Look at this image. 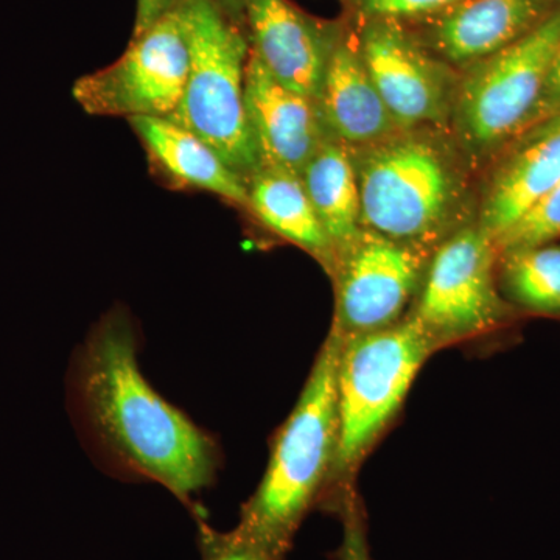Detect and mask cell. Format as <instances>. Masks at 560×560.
<instances>
[{"instance_id":"obj_7","label":"cell","mask_w":560,"mask_h":560,"mask_svg":"<svg viewBox=\"0 0 560 560\" xmlns=\"http://www.w3.org/2000/svg\"><path fill=\"white\" fill-rule=\"evenodd\" d=\"M495 242L464 226L438 246L415 316L438 348L511 324L512 307L497 289Z\"/></svg>"},{"instance_id":"obj_10","label":"cell","mask_w":560,"mask_h":560,"mask_svg":"<svg viewBox=\"0 0 560 560\" xmlns=\"http://www.w3.org/2000/svg\"><path fill=\"white\" fill-rule=\"evenodd\" d=\"M359 44L368 72L401 130L451 124L458 83L399 21H368Z\"/></svg>"},{"instance_id":"obj_25","label":"cell","mask_w":560,"mask_h":560,"mask_svg":"<svg viewBox=\"0 0 560 560\" xmlns=\"http://www.w3.org/2000/svg\"><path fill=\"white\" fill-rule=\"evenodd\" d=\"M175 3L176 0H138L132 38L149 31L154 22L161 20L165 13H168L175 7Z\"/></svg>"},{"instance_id":"obj_18","label":"cell","mask_w":560,"mask_h":560,"mask_svg":"<svg viewBox=\"0 0 560 560\" xmlns=\"http://www.w3.org/2000/svg\"><path fill=\"white\" fill-rule=\"evenodd\" d=\"M301 179L338 256L363 231L352 151L338 140L327 139L305 165Z\"/></svg>"},{"instance_id":"obj_16","label":"cell","mask_w":560,"mask_h":560,"mask_svg":"<svg viewBox=\"0 0 560 560\" xmlns=\"http://www.w3.org/2000/svg\"><path fill=\"white\" fill-rule=\"evenodd\" d=\"M318 106L331 139L349 149L372 145L401 131L372 81L360 44L337 39Z\"/></svg>"},{"instance_id":"obj_2","label":"cell","mask_w":560,"mask_h":560,"mask_svg":"<svg viewBox=\"0 0 560 560\" xmlns=\"http://www.w3.org/2000/svg\"><path fill=\"white\" fill-rule=\"evenodd\" d=\"M438 130H401L350 149L363 230L427 253L460 230L456 223L467 195L463 153Z\"/></svg>"},{"instance_id":"obj_24","label":"cell","mask_w":560,"mask_h":560,"mask_svg":"<svg viewBox=\"0 0 560 560\" xmlns=\"http://www.w3.org/2000/svg\"><path fill=\"white\" fill-rule=\"evenodd\" d=\"M560 116V46L556 51L555 58L548 70L547 79H545L544 88L539 98H537L536 106H534L533 113H530L528 125H526V131L530 128L537 127V125L544 124Z\"/></svg>"},{"instance_id":"obj_15","label":"cell","mask_w":560,"mask_h":560,"mask_svg":"<svg viewBox=\"0 0 560 560\" xmlns=\"http://www.w3.org/2000/svg\"><path fill=\"white\" fill-rule=\"evenodd\" d=\"M130 125L142 143L151 172L173 190L205 191L248 210V184L209 143L171 119L142 117Z\"/></svg>"},{"instance_id":"obj_14","label":"cell","mask_w":560,"mask_h":560,"mask_svg":"<svg viewBox=\"0 0 560 560\" xmlns=\"http://www.w3.org/2000/svg\"><path fill=\"white\" fill-rule=\"evenodd\" d=\"M559 5L560 0H463L434 16L430 46L467 69L521 39Z\"/></svg>"},{"instance_id":"obj_17","label":"cell","mask_w":560,"mask_h":560,"mask_svg":"<svg viewBox=\"0 0 560 560\" xmlns=\"http://www.w3.org/2000/svg\"><path fill=\"white\" fill-rule=\"evenodd\" d=\"M246 213L276 237L311 254L331 275L337 256L300 176L259 168L248 180Z\"/></svg>"},{"instance_id":"obj_8","label":"cell","mask_w":560,"mask_h":560,"mask_svg":"<svg viewBox=\"0 0 560 560\" xmlns=\"http://www.w3.org/2000/svg\"><path fill=\"white\" fill-rule=\"evenodd\" d=\"M189 65V46L173 7L132 38L119 60L77 80L73 98L91 116L171 119L183 98Z\"/></svg>"},{"instance_id":"obj_6","label":"cell","mask_w":560,"mask_h":560,"mask_svg":"<svg viewBox=\"0 0 560 560\" xmlns=\"http://www.w3.org/2000/svg\"><path fill=\"white\" fill-rule=\"evenodd\" d=\"M560 46V5L537 27L466 69L451 124L467 161L481 162L521 138Z\"/></svg>"},{"instance_id":"obj_23","label":"cell","mask_w":560,"mask_h":560,"mask_svg":"<svg viewBox=\"0 0 560 560\" xmlns=\"http://www.w3.org/2000/svg\"><path fill=\"white\" fill-rule=\"evenodd\" d=\"M463 0H359L360 13L372 20L404 21L438 16Z\"/></svg>"},{"instance_id":"obj_21","label":"cell","mask_w":560,"mask_h":560,"mask_svg":"<svg viewBox=\"0 0 560 560\" xmlns=\"http://www.w3.org/2000/svg\"><path fill=\"white\" fill-rule=\"evenodd\" d=\"M200 547L202 560H285L245 537L231 533H217L200 522Z\"/></svg>"},{"instance_id":"obj_20","label":"cell","mask_w":560,"mask_h":560,"mask_svg":"<svg viewBox=\"0 0 560 560\" xmlns=\"http://www.w3.org/2000/svg\"><path fill=\"white\" fill-rule=\"evenodd\" d=\"M560 237V183L495 242L499 254L552 243Z\"/></svg>"},{"instance_id":"obj_3","label":"cell","mask_w":560,"mask_h":560,"mask_svg":"<svg viewBox=\"0 0 560 560\" xmlns=\"http://www.w3.org/2000/svg\"><path fill=\"white\" fill-rule=\"evenodd\" d=\"M341 342L340 335L331 329L300 400L276 433L264 478L243 506L234 529L238 536L285 558L294 534L334 474Z\"/></svg>"},{"instance_id":"obj_22","label":"cell","mask_w":560,"mask_h":560,"mask_svg":"<svg viewBox=\"0 0 560 560\" xmlns=\"http://www.w3.org/2000/svg\"><path fill=\"white\" fill-rule=\"evenodd\" d=\"M338 512L342 522V541L338 548V560H372L368 541L366 517L357 493L349 488L340 497Z\"/></svg>"},{"instance_id":"obj_13","label":"cell","mask_w":560,"mask_h":560,"mask_svg":"<svg viewBox=\"0 0 560 560\" xmlns=\"http://www.w3.org/2000/svg\"><path fill=\"white\" fill-rule=\"evenodd\" d=\"M515 140L518 145L493 173L478 215V228L493 242L560 183V116Z\"/></svg>"},{"instance_id":"obj_26","label":"cell","mask_w":560,"mask_h":560,"mask_svg":"<svg viewBox=\"0 0 560 560\" xmlns=\"http://www.w3.org/2000/svg\"><path fill=\"white\" fill-rule=\"evenodd\" d=\"M223 10L238 24L243 25V0H217Z\"/></svg>"},{"instance_id":"obj_9","label":"cell","mask_w":560,"mask_h":560,"mask_svg":"<svg viewBox=\"0 0 560 560\" xmlns=\"http://www.w3.org/2000/svg\"><path fill=\"white\" fill-rule=\"evenodd\" d=\"M427 250L401 245L363 230L338 253L335 320L342 340L399 323L422 278Z\"/></svg>"},{"instance_id":"obj_5","label":"cell","mask_w":560,"mask_h":560,"mask_svg":"<svg viewBox=\"0 0 560 560\" xmlns=\"http://www.w3.org/2000/svg\"><path fill=\"white\" fill-rule=\"evenodd\" d=\"M440 349L412 315L342 340L337 371L338 448L331 480L348 481L399 412L420 368Z\"/></svg>"},{"instance_id":"obj_1","label":"cell","mask_w":560,"mask_h":560,"mask_svg":"<svg viewBox=\"0 0 560 560\" xmlns=\"http://www.w3.org/2000/svg\"><path fill=\"white\" fill-rule=\"evenodd\" d=\"M138 353L130 313L121 307L106 312L73 355V420L113 474L156 482L190 506L215 481L219 444L150 385Z\"/></svg>"},{"instance_id":"obj_11","label":"cell","mask_w":560,"mask_h":560,"mask_svg":"<svg viewBox=\"0 0 560 560\" xmlns=\"http://www.w3.org/2000/svg\"><path fill=\"white\" fill-rule=\"evenodd\" d=\"M245 105L259 168L301 178L305 165L330 138L318 102L280 84L249 49Z\"/></svg>"},{"instance_id":"obj_12","label":"cell","mask_w":560,"mask_h":560,"mask_svg":"<svg viewBox=\"0 0 560 560\" xmlns=\"http://www.w3.org/2000/svg\"><path fill=\"white\" fill-rule=\"evenodd\" d=\"M249 49L283 86L318 102L334 33L290 0H243Z\"/></svg>"},{"instance_id":"obj_4","label":"cell","mask_w":560,"mask_h":560,"mask_svg":"<svg viewBox=\"0 0 560 560\" xmlns=\"http://www.w3.org/2000/svg\"><path fill=\"white\" fill-rule=\"evenodd\" d=\"M189 77L171 120L209 143L246 184L259 171L245 105L248 36L217 0H176Z\"/></svg>"},{"instance_id":"obj_19","label":"cell","mask_w":560,"mask_h":560,"mask_svg":"<svg viewBox=\"0 0 560 560\" xmlns=\"http://www.w3.org/2000/svg\"><path fill=\"white\" fill-rule=\"evenodd\" d=\"M510 300L533 315L560 319V246L552 243L500 254Z\"/></svg>"}]
</instances>
